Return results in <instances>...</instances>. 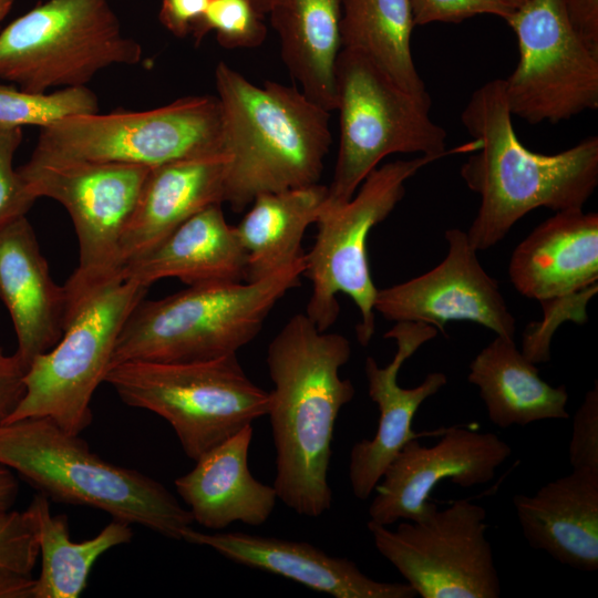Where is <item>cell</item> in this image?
<instances>
[{"instance_id":"obj_1","label":"cell","mask_w":598,"mask_h":598,"mask_svg":"<svg viewBox=\"0 0 598 598\" xmlns=\"http://www.w3.org/2000/svg\"><path fill=\"white\" fill-rule=\"evenodd\" d=\"M350 357L344 336L320 331L306 313L292 316L268 346L274 487L298 515L319 517L332 504L328 472L334 425L355 393L352 382L339 375Z\"/></svg>"},{"instance_id":"obj_2","label":"cell","mask_w":598,"mask_h":598,"mask_svg":"<svg viewBox=\"0 0 598 598\" xmlns=\"http://www.w3.org/2000/svg\"><path fill=\"white\" fill-rule=\"evenodd\" d=\"M512 118L502 79L475 90L461 114L476 143V153L464 162L461 176L481 197L466 231L477 251L499 243L536 208H584L598 185L597 136L556 154L535 153L520 143Z\"/></svg>"},{"instance_id":"obj_3","label":"cell","mask_w":598,"mask_h":598,"mask_svg":"<svg viewBox=\"0 0 598 598\" xmlns=\"http://www.w3.org/2000/svg\"><path fill=\"white\" fill-rule=\"evenodd\" d=\"M215 82L228 156L224 203L239 213L259 194L319 183L332 141L330 112L293 86L256 85L224 62Z\"/></svg>"},{"instance_id":"obj_4","label":"cell","mask_w":598,"mask_h":598,"mask_svg":"<svg viewBox=\"0 0 598 598\" xmlns=\"http://www.w3.org/2000/svg\"><path fill=\"white\" fill-rule=\"evenodd\" d=\"M0 464L49 499L103 511L182 540L194 523L188 508L159 482L110 463L47 417L0 424Z\"/></svg>"},{"instance_id":"obj_5","label":"cell","mask_w":598,"mask_h":598,"mask_svg":"<svg viewBox=\"0 0 598 598\" xmlns=\"http://www.w3.org/2000/svg\"><path fill=\"white\" fill-rule=\"evenodd\" d=\"M305 267L303 255L256 281L195 285L161 299L144 298L118 334L111 367L237 354L258 336L276 303L300 285Z\"/></svg>"},{"instance_id":"obj_6","label":"cell","mask_w":598,"mask_h":598,"mask_svg":"<svg viewBox=\"0 0 598 598\" xmlns=\"http://www.w3.org/2000/svg\"><path fill=\"white\" fill-rule=\"evenodd\" d=\"M104 382L125 404L167 421L195 462L266 416L269 406V392L250 380L237 354L189 362L125 361L110 367Z\"/></svg>"},{"instance_id":"obj_7","label":"cell","mask_w":598,"mask_h":598,"mask_svg":"<svg viewBox=\"0 0 598 598\" xmlns=\"http://www.w3.org/2000/svg\"><path fill=\"white\" fill-rule=\"evenodd\" d=\"M148 288L117 275L66 296L61 339L32 361L23 378V396L2 423L47 417L69 433L84 431L92 421L91 400L111 367L118 334Z\"/></svg>"},{"instance_id":"obj_8","label":"cell","mask_w":598,"mask_h":598,"mask_svg":"<svg viewBox=\"0 0 598 598\" xmlns=\"http://www.w3.org/2000/svg\"><path fill=\"white\" fill-rule=\"evenodd\" d=\"M340 141L324 204L348 202L388 155L446 154V132L430 117L431 99L402 89L364 53L342 48L336 63Z\"/></svg>"},{"instance_id":"obj_9","label":"cell","mask_w":598,"mask_h":598,"mask_svg":"<svg viewBox=\"0 0 598 598\" xmlns=\"http://www.w3.org/2000/svg\"><path fill=\"white\" fill-rule=\"evenodd\" d=\"M141 44L109 0H45L0 32V79L28 92L86 86L112 65H135Z\"/></svg>"},{"instance_id":"obj_10","label":"cell","mask_w":598,"mask_h":598,"mask_svg":"<svg viewBox=\"0 0 598 598\" xmlns=\"http://www.w3.org/2000/svg\"><path fill=\"white\" fill-rule=\"evenodd\" d=\"M436 159L420 155L378 166L351 199L336 205L323 203L315 223L318 228L315 243L305 254L302 274L312 285L306 315L320 331H327L337 321L340 312L337 296L341 292L359 309L358 342L363 347L370 343L375 330L378 289L368 261V236L401 202L408 179Z\"/></svg>"},{"instance_id":"obj_11","label":"cell","mask_w":598,"mask_h":598,"mask_svg":"<svg viewBox=\"0 0 598 598\" xmlns=\"http://www.w3.org/2000/svg\"><path fill=\"white\" fill-rule=\"evenodd\" d=\"M221 145L218 97L194 95L147 111L66 117L41 128L31 157L155 167L219 153Z\"/></svg>"},{"instance_id":"obj_12","label":"cell","mask_w":598,"mask_h":598,"mask_svg":"<svg viewBox=\"0 0 598 598\" xmlns=\"http://www.w3.org/2000/svg\"><path fill=\"white\" fill-rule=\"evenodd\" d=\"M151 167L86 161L30 159L18 167L38 199L59 202L79 240V265L63 285L79 295L118 275L120 241Z\"/></svg>"},{"instance_id":"obj_13","label":"cell","mask_w":598,"mask_h":598,"mask_svg":"<svg viewBox=\"0 0 598 598\" xmlns=\"http://www.w3.org/2000/svg\"><path fill=\"white\" fill-rule=\"evenodd\" d=\"M486 511L468 499L434 508L395 529L368 522L377 550L422 598H498L501 581L485 536Z\"/></svg>"},{"instance_id":"obj_14","label":"cell","mask_w":598,"mask_h":598,"mask_svg":"<svg viewBox=\"0 0 598 598\" xmlns=\"http://www.w3.org/2000/svg\"><path fill=\"white\" fill-rule=\"evenodd\" d=\"M519 60L504 81L513 116L558 123L598 109V54L573 29L563 0H528L507 20Z\"/></svg>"},{"instance_id":"obj_15","label":"cell","mask_w":598,"mask_h":598,"mask_svg":"<svg viewBox=\"0 0 598 598\" xmlns=\"http://www.w3.org/2000/svg\"><path fill=\"white\" fill-rule=\"evenodd\" d=\"M445 239V258L419 277L378 289L374 310L386 320L422 322L443 333L450 321H471L496 336L514 338L515 318L466 231L447 229Z\"/></svg>"},{"instance_id":"obj_16","label":"cell","mask_w":598,"mask_h":598,"mask_svg":"<svg viewBox=\"0 0 598 598\" xmlns=\"http://www.w3.org/2000/svg\"><path fill=\"white\" fill-rule=\"evenodd\" d=\"M511 446L492 432L444 429L440 441L423 446L409 441L385 468L369 506L370 520L390 526L401 519L417 522L437 506L429 501L444 480L464 487L492 481L511 456Z\"/></svg>"},{"instance_id":"obj_17","label":"cell","mask_w":598,"mask_h":598,"mask_svg":"<svg viewBox=\"0 0 598 598\" xmlns=\"http://www.w3.org/2000/svg\"><path fill=\"white\" fill-rule=\"evenodd\" d=\"M436 333L437 329L426 323L398 321L384 334L396 342L393 360L380 367L374 358L365 359L368 393L380 415L374 436L357 442L350 451L349 481L358 499H368L403 446L424 435L412 430L413 417L426 399L446 385L447 378L443 372H431L417 386L405 389L399 385L398 374L404 361Z\"/></svg>"},{"instance_id":"obj_18","label":"cell","mask_w":598,"mask_h":598,"mask_svg":"<svg viewBox=\"0 0 598 598\" xmlns=\"http://www.w3.org/2000/svg\"><path fill=\"white\" fill-rule=\"evenodd\" d=\"M182 540L206 546L225 558L265 570L336 598H414L409 584L378 581L344 557L291 539L241 532L204 533L189 527Z\"/></svg>"},{"instance_id":"obj_19","label":"cell","mask_w":598,"mask_h":598,"mask_svg":"<svg viewBox=\"0 0 598 598\" xmlns=\"http://www.w3.org/2000/svg\"><path fill=\"white\" fill-rule=\"evenodd\" d=\"M508 275L523 296L542 305L598 290V214L555 212L514 249Z\"/></svg>"},{"instance_id":"obj_20","label":"cell","mask_w":598,"mask_h":598,"mask_svg":"<svg viewBox=\"0 0 598 598\" xmlns=\"http://www.w3.org/2000/svg\"><path fill=\"white\" fill-rule=\"evenodd\" d=\"M0 299L17 336L16 355L25 370L61 339L68 309L64 286L51 277L25 216L0 229Z\"/></svg>"},{"instance_id":"obj_21","label":"cell","mask_w":598,"mask_h":598,"mask_svg":"<svg viewBox=\"0 0 598 598\" xmlns=\"http://www.w3.org/2000/svg\"><path fill=\"white\" fill-rule=\"evenodd\" d=\"M227 161L219 152L151 167L121 237V267L151 250L196 213L223 204Z\"/></svg>"},{"instance_id":"obj_22","label":"cell","mask_w":598,"mask_h":598,"mask_svg":"<svg viewBox=\"0 0 598 598\" xmlns=\"http://www.w3.org/2000/svg\"><path fill=\"white\" fill-rule=\"evenodd\" d=\"M513 504L530 547L575 569H598V471L573 468Z\"/></svg>"},{"instance_id":"obj_23","label":"cell","mask_w":598,"mask_h":598,"mask_svg":"<svg viewBox=\"0 0 598 598\" xmlns=\"http://www.w3.org/2000/svg\"><path fill=\"white\" fill-rule=\"evenodd\" d=\"M118 275L150 287L163 278L187 286L246 281L247 254L221 204L185 220L147 252L122 265Z\"/></svg>"},{"instance_id":"obj_24","label":"cell","mask_w":598,"mask_h":598,"mask_svg":"<svg viewBox=\"0 0 598 598\" xmlns=\"http://www.w3.org/2000/svg\"><path fill=\"white\" fill-rule=\"evenodd\" d=\"M252 424L215 446L174 482L194 522L220 530L235 522L265 524L278 499L272 486L256 480L248 466Z\"/></svg>"},{"instance_id":"obj_25","label":"cell","mask_w":598,"mask_h":598,"mask_svg":"<svg viewBox=\"0 0 598 598\" xmlns=\"http://www.w3.org/2000/svg\"><path fill=\"white\" fill-rule=\"evenodd\" d=\"M467 381L478 388L491 422L501 429L543 420H566L565 385L544 381L514 338L496 336L470 363Z\"/></svg>"},{"instance_id":"obj_26","label":"cell","mask_w":598,"mask_h":598,"mask_svg":"<svg viewBox=\"0 0 598 598\" xmlns=\"http://www.w3.org/2000/svg\"><path fill=\"white\" fill-rule=\"evenodd\" d=\"M268 16L281 59L301 92L326 111H336L342 0H285Z\"/></svg>"},{"instance_id":"obj_27","label":"cell","mask_w":598,"mask_h":598,"mask_svg":"<svg viewBox=\"0 0 598 598\" xmlns=\"http://www.w3.org/2000/svg\"><path fill=\"white\" fill-rule=\"evenodd\" d=\"M327 190L318 183L254 198L251 208L235 226L247 254L246 281L262 279L305 255V231L316 223Z\"/></svg>"},{"instance_id":"obj_28","label":"cell","mask_w":598,"mask_h":598,"mask_svg":"<svg viewBox=\"0 0 598 598\" xmlns=\"http://www.w3.org/2000/svg\"><path fill=\"white\" fill-rule=\"evenodd\" d=\"M31 511L41 556V571L34 578L33 598H78L86 587L94 563L113 547L132 539L131 524L114 519L94 537L73 542L68 517L52 515L49 498L39 492Z\"/></svg>"},{"instance_id":"obj_29","label":"cell","mask_w":598,"mask_h":598,"mask_svg":"<svg viewBox=\"0 0 598 598\" xmlns=\"http://www.w3.org/2000/svg\"><path fill=\"white\" fill-rule=\"evenodd\" d=\"M414 27L410 0H342V48L364 53L402 89L430 99L411 52Z\"/></svg>"},{"instance_id":"obj_30","label":"cell","mask_w":598,"mask_h":598,"mask_svg":"<svg viewBox=\"0 0 598 598\" xmlns=\"http://www.w3.org/2000/svg\"><path fill=\"white\" fill-rule=\"evenodd\" d=\"M99 112V101L87 86L63 87L53 92H28L0 84V126L48 127L61 120Z\"/></svg>"},{"instance_id":"obj_31","label":"cell","mask_w":598,"mask_h":598,"mask_svg":"<svg viewBox=\"0 0 598 598\" xmlns=\"http://www.w3.org/2000/svg\"><path fill=\"white\" fill-rule=\"evenodd\" d=\"M264 17L251 0H208L190 34L198 44L213 31L223 48L252 49L266 40Z\"/></svg>"},{"instance_id":"obj_32","label":"cell","mask_w":598,"mask_h":598,"mask_svg":"<svg viewBox=\"0 0 598 598\" xmlns=\"http://www.w3.org/2000/svg\"><path fill=\"white\" fill-rule=\"evenodd\" d=\"M39 557L34 517L23 512H0V570L31 574Z\"/></svg>"},{"instance_id":"obj_33","label":"cell","mask_w":598,"mask_h":598,"mask_svg":"<svg viewBox=\"0 0 598 598\" xmlns=\"http://www.w3.org/2000/svg\"><path fill=\"white\" fill-rule=\"evenodd\" d=\"M21 141V127L0 126V229L25 216L37 200L13 167L14 154Z\"/></svg>"},{"instance_id":"obj_34","label":"cell","mask_w":598,"mask_h":598,"mask_svg":"<svg viewBox=\"0 0 598 598\" xmlns=\"http://www.w3.org/2000/svg\"><path fill=\"white\" fill-rule=\"evenodd\" d=\"M410 3L415 25L458 23L480 14H492L507 22L515 10L504 0H410Z\"/></svg>"},{"instance_id":"obj_35","label":"cell","mask_w":598,"mask_h":598,"mask_svg":"<svg viewBox=\"0 0 598 598\" xmlns=\"http://www.w3.org/2000/svg\"><path fill=\"white\" fill-rule=\"evenodd\" d=\"M569 463L573 468L598 471V384L589 390L573 421L569 444Z\"/></svg>"},{"instance_id":"obj_36","label":"cell","mask_w":598,"mask_h":598,"mask_svg":"<svg viewBox=\"0 0 598 598\" xmlns=\"http://www.w3.org/2000/svg\"><path fill=\"white\" fill-rule=\"evenodd\" d=\"M25 372L16 353L7 354L0 346V423L10 416L23 396Z\"/></svg>"},{"instance_id":"obj_37","label":"cell","mask_w":598,"mask_h":598,"mask_svg":"<svg viewBox=\"0 0 598 598\" xmlns=\"http://www.w3.org/2000/svg\"><path fill=\"white\" fill-rule=\"evenodd\" d=\"M207 3L208 0H161L159 22L173 35L185 38L204 14Z\"/></svg>"},{"instance_id":"obj_38","label":"cell","mask_w":598,"mask_h":598,"mask_svg":"<svg viewBox=\"0 0 598 598\" xmlns=\"http://www.w3.org/2000/svg\"><path fill=\"white\" fill-rule=\"evenodd\" d=\"M563 4L575 32L598 54V0H563Z\"/></svg>"},{"instance_id":"obj_39","label":"cell","mask_w":598,"mask_h":598,"mask_svg":"<svg viewBox=\"0 0 598 598\" xmlns=\"http://www.w3.org/2000/svg\"><path fill=\"white\" fill-rule=\"evenodd\" d=\"M33 588L31 574L0 570V598H33Z\"/></svg>"},{"instance_id":"obj_40","label":"cell","mask_w":598,"mask_h":598,"mask_svg":"<svg viewBox=\"0 0 598 598\" xmlns=\"http://www.w3.org/2000/svg\"><path fill=\"white\" fill-rule=\"evenodd\" d=\"M18 493V483L12 471L0 464V512L10 509Z\"/></svg>"},{"instance_id":"obj_41","label":"cell","mask_w":598,"mask_h":598,"mask_svg":"<svg viewBox=\"0 0 598 598\" xmlns=\"http://www.w3.org/2000/svg\"><path fill=\"white\" fill-rule=\"evenodd\" d=\"M256 9L262 14H269L275 8L280 6L285 0H251Z\"/></svg>"},{"instance_id":"obj_42","label":"cell","mask_w":598,"mask_h":598,"mask_svg":"<svg viewBox=\"0 0 598 598\" xmlns=\"http://www.w3.org/2000/svg\"><path fill=\"white\" fill-rule=\"evenodd\" d=\"M14 0H0V23L10 12Z\"/></svg>"},{"instance_id":"obj_43","label":"cell","mask_w":598,"mask_h":598,"mask_svg":"<svg viewBox=\"0 0 598 598\" xmlns=\"http://www.w3.org/2000/svg\"><path fill=\"white\" fill-rule=\"evenodd\" d=\"M506 1L509 6H512L513 8H518L520 7L522 4H524L526 1L528 0H504Z\"/></svg>"},{"instance_id":"obj_44","label":"cell","mask_w":598,"mask_h":598,"mask_svg":"<svg viewBox=\"0 0 598 598\" xmlns=\"http://www.w3.org/2000/svg\"><path fill=\"white\" fill-rule=\"evenodd\" d=\"M110 1V0H109Z\"/></svg>"}]
</instances>
